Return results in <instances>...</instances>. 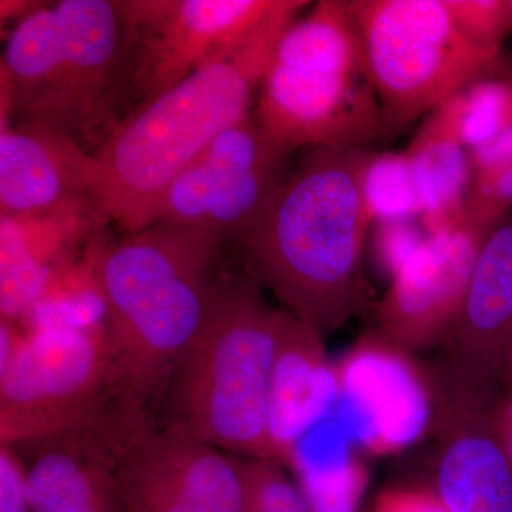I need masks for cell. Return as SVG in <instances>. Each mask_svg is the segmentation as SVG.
Wrapping results in <instances>:
<instances>
[{
  "label": "cell",
  "instance_id": "e0dca14e",
  "mask_svg": "<svg viewBox=\"0 0 512 512\" xmlns=\"http://www.w3.org/2000/svg\"><path fill=\"white\" fill-rule=\"evenodd\" d=\"M339 400L336 366L323 335L282 308L269 386V439L275 463L291 468L299 441L323 423Z\"/></svg>",
  "mask_w": 512,
  "mask_h": 512
},
{
  "label": "cell",
  "instance_id": "5b68a950",
  "mask_svg": "<svg viewBox=\"0 0 512 512\" xmlns=\"http://www.w3.org/2000/svg\"><path fill=\"white\" fill-rule=\"evenodd\" d=\"M244 274H218L210 305L165 390L164 427L235 457L274 461L269 386L282 309ZM275 463V461H274Z\"/></svg>",
  "mask_w": 512,
  "mask_h": 512
},
{
  "label": "cell",
  "instance_id": "836d02e7",
  "mask_svg": "<svg viewBox=\"0 0 512 512\" xmlns=\"http://www.w3.org/2000/svg\"><path fill=\"white\" fill-rule=\"evenodd\" d=\"M508 19H510V30L512 32V0H507Z\"/></svg>",
  "mask_w": 512,
  "mask_h": 512
},
{
  "label": "cell",
  "instance_id": "5bb4252c",
  "mask_svg": "<svg viewBox=\"0 0 512 512\" xmlns=\"http://www.w3.org/2000/svg\"><path fill=\"white\" fill-rule=\"evenodd\" d=\"M126 512H242L237 457L171 427H158L121 464Z\"/></svg>",
  "mask_w": 512,
  "mask_h": 512
},
{
  "label": "cell",
  "instance_id": "4fadbf2b",
  "mask_svg": "<svg viewBox=\"0 0 512 512\" xmlns=\"http://www.w3.org/2000/svg\"><path fill=\"white\" fill-rule=\"evenodd\" d=\"M158 429L153 410L120 404L92 421L15 448L30 451L26 493L33 512H126L117 474Z\"/></svg>",
  "mask_w": 512,
  "mask_h": 512
},
{
  "label": "cell",
  "instance_id": "6da1fadb",
  "mask_svg": "<svg viewBox=\"0 0 512 512\" xmlns=\"http://www.w3.org/2000/svg\"><path fill=\"white\" fill-rule=\"evenodd\" d=\"M372 158L365 148L309 150L237 241L245 272L323 336L370 303Z\"/></svg>",
  "mask_w": 512,
  "mask_h": 512
},
{
  "label": "cell",
  "instance_id": "d6986e66",
  "mask_svg": "<svg viewBox=\"0 0 512 512\" xmlns=\"http://www.w3.org/2000/svg\"><path fill=\"white\" fill-rule=\"evenodd\" d=\"M436 488L450 512H512V466L487 413L446 410Z\"/></svg>",
  "mask_w": 512,
  "mask_h": 512
},
{
  "label": "cell",
  "instance_id": "52a82bcc",
  "mask_svg": "<svg viewBox=\"0 0 512 512\" xmlns=\"http://www.w3.org/2000/svg\"><path fill=\"white\" fill-rule=\"evenodd\" d=\"M386 136L470 84L501 73V55L474 46L444 0H349Z\"/></svg>",
  "mask_w": 512,
  "mask_h": 512
},
{
  "label": "cell",
  "instance_id": "f1b7e54d",
  "mask_svg": "<svg viewBox=\"0 0 512 512\" xmlns=\"http://www.w3.org/2000/svg\"><path fill=\"white\" fill-rule=\"evenodd\" d=\"M487 419L512 466V389H503L488 409Z\"/></svg>",
  "mask_w": 512,
  "mask_h": 512
},
{
  "label": "cell",
  "instance_id": "4dcf8cb0",
  "mask_svg": "<svg viewBox=\"0 0 512 512\" xmlns=\"http://www.w3.org/2000/svg\"><path fill=\"white\" fill-rule=\"evenodd\" d=\"M473 170L491 164H512V124L500 137L483 147L468 151Z\"/></svg>",
  "mask_w": 512,
  "mask_h": 512
},
{
  "label": "cell",
  "instance_id": "3957f363",
  "mask_svg": "<svg viewBox=\"0 0 512 512\" xmlns=\"http://www.w3.org/2000/svg\"><path fill=\"white\" fill-rule=\"evenodd\" d=\"M134 46L127 0L43 5L6 42L0 124H43L96 154L123 119Z\"/></svg>",
  "mask_w": 512,
  "mask_h": 512
},
{
  "label": "cell",
  "instance_id": "d4e9b609",
  "mask_svg": "<svg viewBox=\"0 0 512 512\" xmlns=\"http://www.w3.org/2000/svg\"><path fill=\"white\" fill-rule=\"evenodd\" d=\"M512 211V164H491L473 170L464 211V225L484 237Z\"/></svg>",
  "mask_w": 512,
  "mask_h": 512
},
{
  "label": "cell",
  "instance_id": "7a4b0ae2",
  "mask_svg": "<svg viewBox=\"0 0 512 512\" xmlns=\"http://www.w3.org/2000/svg\"><path fill=\"white\" fill-rule=\"evenodd\" d=\"M306 0H281L264 26L234 55L128 111L94 154V200L124 234L146 228L161 194L228 128L254 114L279 39Z\"/></svg>",
  "mask_w": 512,
  "mask_h": 512
},
{
  "label": "cell",
  "instance_id": "83f0119b",
  "mask_svg": "<svg viewBox=\"0 0 512 512\" xmlns=\"http://www.w3.org/2000/svg\"><path fill=\"white\" fill-rule=\"evenodd\" d=\"M372 512H450L434 487L399 485L377 495Z\"/></svg>",
  "mask_w": 512,
  "mask_h": 512
},
{
  "label": "cell",
  "instance_id": "7c38bea8",
  "mask_svg": "<svg viewBox=\"0 0 512 512\" xmlns=\"http://www.w3.org/2000/svg\"><path fill=\"white\" fill-rule=\"evenodd\" d=\"M339 400L332 416L359 450L399 453L437 429L440 396L430 370L379 329L336 363Z\"/></svg>",
  "mask_w": 512,
  "mask_h": 512
},
{
  "label": "cell",
  "instance_id": "7402d4cb",
  "mask_svg": "<svg viewBox=\"0 0 512 512\" xmlns=\"http://www.w3.org/2000/svg\"><path fill=\"white\" fill-rule=\"evenodd\" d=\"M106 242L92 239L50 272L39 298L19 320L26 332L40 329L107 328L100 265Z\"/></svg>",
  "mask_w": 512,
  "mask_h": 512
},
{
  "label": "cell",
  "instance_id": "4316f807",
  "mask_svg": "<svg viewBox=\"0 0 512 512\" xmlns=\"http://www.w3.org/2000/svg\"><path fill=\"white\" fill-rule=\"evenodd\" d=\"M0 512H33L26 493L25 464L10 446H0Z\"/></svg>",
  "mask_w": 512,
  "mask_h": 512
},
{
  "label": "cell",
  "instance_id": "9c48e42d",
  "mask_svg": "<svg viewBox=\"0 0 512 512\" xmlns=\"http://www.w3.org/2000/svg\"><path fill=\"white\" fill-rule=\"evenodd\" d=\"M292 154L276 146L251 114L215 138L168 185L146 228L200 229L238 241L291 174Z\"/></svg>",
  "mask_w": 512,
  "mask_h": 512
},
{
  "label": "cell",
  "instance_id": "cb8c5ba5",
  "mask_svg": "<svg viewBox=\"0 0 512 512\" xmlns=\"http://www.w3.org/2000/svg\"><path fill=\"white\" fill-rule=\"evenodd\" d=\"M367 195L375 217L399 220L420 214L406 154L373 156L367 173Z\"/></svg>",
  "mask_w": 512,
  "mask_h": 512
},
{
  "label": "cell",
  "instance_id": "8992f818",
  "mask_svg": "<svg viewBox=\"0 0 512 512\" xmlns=\"http://www.w3.org/2000/svg\"><path fill=\"white\" fill-rule=\"evenodd\" d=\"M254 117L289 153L365 148L386 136L348 0H319L285 30Z\"/></svg>",
  "mask_w": 512,
  "mask_h": 512
},
{
  "label": "cell",
  "instance_id": "277c9868",
  "mask_svg": "<svg viewBox=\"0 0 512 512\" xmlns=\"http://www.w3.org/2000/svg\"><path fill=\"white\" fill-rule=\"evenodd\" d=\"M225 244L200 229L151 225L104 249L107 333L128 402L153 410L164 399L207 313Z\"/></svg>",
  "mask_w": 512,
  "mask_h": 512
},
{
  "label": "cell",
  "instance_id": "44dd1931",
  "mask_svg": "<svg viewBox=\"0 0 512 512\" xmlns=\"http://www.w3.org/2000/svg\"><path fill=\"white\" fill-rule=\"evenodd\" d=\"M357 450L332 414L299 441L289 470L313 512H359L369 471Z\"/></svg>",
  "mask_w": 512,
  "mask_h": 512
},
{
  "label": "cell",
  "instance_id": "d6a6232c",
  "mask_svg": "<svg viewBox=\"0 0 512 512\" xmlns=\"http://www.w3.org/2000/svg\"><path fill=\"white\" fill-rule=\"evenodd\" d=\"M503 389H512V345L507 356V362H505Z\"/></svg>",
  "mask_w": 512,
  "mask_h": 512
},
{
  "label": "cell",
  "instance_id": "8fae6325",
  "mask_svg": "<svg viewBox=\"0 0 512 512\" xmlns=\"http://www.w3.org/2000/svg\"><path fill=\"white\" fill-rule=\"evenodd\" d=\"M512 345V211L484 235L466 296L430 370L441 409L485 413Z\"/></svg>",
  "mask_w": 512,
  "mask_h": 512
},
{
  "label": "cell",
  "instance_id": "30bf717a",
  "mask_svg": "<svg viewBox=\"0 0 512 512\" xmlns=\"http://www.w3.org/2000/svg\"><path fill=\"white\" fill-rule=\"evenodd\" d=\"M281 0H127L136 29L128 111L234 55ZM121 121V120H120Z\"/></svg>",
  "mask_w": 512,
  "mask_h": 512
},
{
  "label": "cell",
  "instance_id": "ffe728a7",
  "mask_svg": "<svg viewBox=\"0 0 512 512\" xmlns=\"http://www.w3.org/2000/svg\"><path fill=\"white\" fill-rule=\"evenodd\" d=\"M404 154L429 234L464 227L473 164L439 111L429 114Z\"/></svg>",
  "mask_w": 512,
  "mask_h": 512
},
{
  "label": "cell",
  "instance_id": "603a6c76",
  "mask_svg": "<svg viewBox=\"0 0 512 512\" xmlns=\"http://www.w3.org/2000/svg\"><path fill=\"white\" fill-rule=\"evenodd\" d=\"M242 477V512H313L285 467L269 460L237 457Z\"/></svg>",
  "mask_w": 512,
  "mask_h": 512
},
{
  "label": "cell",
  "instance_id": "1f68e13d",
  "mask_svg": "<svg viewBox=\"0 0 512 512\" xmlns=\"http://www.w3.org/2000/svg\"><path fill=\"white\" fill-rule=\"evenodd\" d=\"M45 3L32 2V0H2L0 2V20H2V28L5 26V22L9 20L25 19L30 13L35 10L42 8Z\"/></svg>",
  "mask_w": 512,
  "mask_h": 512
},
{
  "label": "cell",
  "instance_id": "9a60e30c",
  "mask_svg": "<svg viewBox=\"0 0 512 512\" xmlns=\"http://www.w3.org/2000/svg\"><path fill=\"white\" fill-rule=\"evenodd\" d=\"M483 238L466 225L429 234L393 275L377 305V329L409 352L440 348L466 296Z\"/></svg>",
  "mask_w": 512,
  "mask_h": 512
},
{
  "label": "cell",
  "instance_id": "ac0fdd59",
  "mask_svg": "<svg viewBox=\"0 0 512 512\" xmlns=\"http://www.w3.org/2000/svg\"><path fill=\"white\" fill-rule=\"evenodd\" d=\"M107 224L94 201L0 218V319L19 322L39 298L50 272L100 237Z\"/></svg>",
  "mask_w": 512,
  "mask_h": 512
},
{
  "label": "cell",
  "instance_id": "ba28073f",
  "mask_svg": "<svg viewBox=\"0 0 512 512\" xmlns=\"http://www.w3.org/2000/svg\"><path fill=\"white\" fill-rule=\"evenodd\" d=\"M26 333L18 362L0 377V446L33 443L133 404L121 390L107 328Z\"/></svg>",
  "mask_w": 512,
  "mask_h": 512
},
{
  "label": "cell",
  "instance_id": "484cf974",
  "mask_svg": "<svg viewBox=\"0 0 512 512\" xmlns=\"http://www.w3.org/2000/svg\"><path fill=\"white\" fill-rule=\"evenodd\" d=\"M464 36L484 52L501 55L510 33L507 0H444Z\"/></svg>",
  "mask_w": 512,
  "mask_h": 512
},
{
  "label": "cell",
  "instance_id": "f546056e",
  "mask_svg": "<svg viewBox=\"0 0 512 512\" xmlns=\"http://www.w3.org/2000/svg\"><path fill=\"white\" fill-rule=\"evenodd\" d=\"M28 333L18 322L0 319V377L6 376L18 362Z\"/></svg>",
  "mask_w": 512,
  "mask_h": 512
},
{
  "label": "cell",
  "instance_id": "2e32d148",
  "mask_svg": "<svg viewBox=\"0 0 512 512\" xmlns=\"http://www.w3.org/2000/svg\"><path fill=\"white\" fill-rule=\"evenodd\" d=\"M94 191V154L72 138L37 123L0 126L2 217H28L94 201Z\"/></svg>",
  "mask_w": 512,
  "mask_h": 512
}]
</instances>
